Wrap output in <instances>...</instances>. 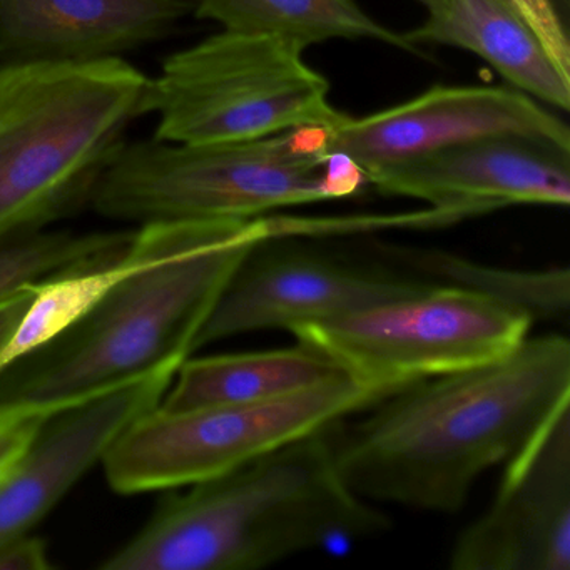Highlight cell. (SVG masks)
Listing matches in <instances>:
<instances>
[{"mask_svg":"<svg viewBox=\"0 0 570 570\" xmlns=\"http://www.w3.org/2000/svg\"><path fill=\"white\" fill-rule=\"evenodd\" d=\"M509 2L535 32L560 72L570 78L567 0H509Z\"/></svg>","mask_w":570,"mask_h":570,"instance_id":"44dd1931","label":"cell"},{"mask_svg":"<svg viewBox=\"0 0 570 570\" xmlns=\"http://www.w3.org/2000/svg\"><path fill=\"white\" fill-rule=\"evenodd\" d=\"M332 425L169 497L105 570H255L389 527L336 469Z\"/></svg>","mask_w":570,"mask_h":570,"instance_id":"3957f363","label":"cell"},{"mask_svg":"<svg viewBox=\"0 0 570 570\" xmlns=\"http://www.w3.org/2000/svg\"><path fill=\"white\" fill-rule=\"evenodd\" d=\"M272 219L141 225L132 265L71 328L0 372V412L46 416L158 373H176L223 288Z\"/></svg>","mask_w":570,"mask_h":570,"instance_id":"7a4b0ae2","label":"cell"},{"mask_svg":"<svg viewBox=\"0 0 570 570\" xmlns=\"http://www.w3.org/2000/svg\"><path fill=\"white\" fill-rule=\"evenodd\" d=\"M403 36L413 46L435 42L473 52L525 95L570 108V78L509 0H445L425 24Z\"/></svg>","mask_w":570,"mask_h":570,"instance_id":"9a60e30c","label":"cell"},{"mask_svg":"<svg viewBox=\"0 0 570 570\" xmlns=\"http://www.w3.org/2000/svg\"><path fill=\"white\" fill-rule=\"evenodd\" d=\"M570 400V342L527 336L493 362L405 386L332 425L336 469L370 503L453 513Z\"/></svg>","mask_w":570,"mask_h":570,"instance_id":"6da1fadb","label":"cell"},{"mask_svg":"<svg viewBox=\"0 0 570 570\" xmlns=\"http://www.w3.org/2000/svg\"><path fill=\"white\" fill-rule=\"evenodd\" d=\"M520 136L570 149V131L525 92L507 88H436L332 129L330 151L355 159L366 179L383 169L463 142Z\"/></svg>","mask_w":570,"mask_h":570,"instance_id":"8fae6325","label":"cell"},{"mask_svg":"<svg viewBox=\"0 0 570 570\" xmlns=\"http://www.w3.org/2000/svg\"><path fill=\"white\" fill-rule=\"evenodd\" d=\"M296 342L289 348L266 352L189 356L176 370L159 406L189 410L265 402L348 376L322 350Z\"/></svg>","mask_w":570,"mask_h":570,"instance_id":"2e32d148","label":"cell"},{"mask_svg":"<svg viewBox=\"0 0 570 570\" xmlns=\"http://www.w3.org/2000/svg\"><path fill=\"white\" fill-rule=\"evenodd\" d=\"M532 325L515 306L435 283L416 295L289 333L332 356L356 382L392 395L422 380L493 362L517 348Z\"/></svg>","mask_w":570,"mask_h":570,"instance_id":"ba28073f","label":"cell"},{"mask_svg":"<svg viewBox=\"0 0 570 570\" xmlns=\"http://www.w3.org/2000/svg\"><path fill=\"white\" fill-rule=\"evenodd\" d=\"M278 36L223 31L163 62L149 78L146 115L155 139L176 145L252 141L302 126L336 128L348 116L330 85Z\"/></svg>","mask_w":570,"mask_h":570,"instance_id":"8992f818","label":"cell"},{"mask_svg":"<svg viewBox=\"0 0 570 570\" xmlns=\"http://www.w3.org/2000/svg\"><path fill=\"white\" fill-rule=\"evenodd\" d=\"M45 416L0 412V479L22 455Z\"/></svg>","mask_w":570,"mask_h":570,"instance_id":"7402d4cb","label":"cell"},{"mask_svg":"<svg viewBox=\"0 0 570 570\" xmlns=\"http://www.w3.org/2000/svg\"><path fill=\"white\" fill-rule=\"evenodd\" d=\"M368 183L386 195L432 203L456 218L510 205L569 206L570 149L497 136L383 169Z\"/></svg>","mask_w":570,"mask_h":570,"instance_id":"7c38bea8","label":"cell"},{"mask_svg":"<svg viewBox=\"0 0 570 570\" xmlns=\"http://www.w3.org/2000/svg\"><path fill=\"white\" fill-rule=\"evenodd\" d=\"M175 373H158L46 415L28 449L0 479V546L32 529L102 462L112 443L155 409Z\"/></svg>","mask_w":570,"mask_h":570,"instance_id":"4fadbf2b","label":"cell"},{"mask_svg":"<svg viewBox=\"0 0 570 570\" xmlns=\"http://www.w3.org/2000/svg\"><path fill=\"white\" fill-rule=\"evenodd\" d=\"M132 235L135 232L72 233L46 226L0 239V303L116 258Z\"/></svg>","mask_w":570,"mask_h":570,"instance_id":"d6986e66","label":"cell"},{"mask_svg":"<svg viewBox=\"0 0 570 570\" xmlns=\"http://www.w3.org/2000/svg\"><path fill=\"white\" fill-rule=\"evenodd\" d=\"M148 82L121 58L0 65V239L89 203Z\"/></svg>","mask_w":570,"mask_h":570,"instance_id":"277c9868","label":"cell"},{"mask_svg":"<svg viewBox=\"0 0 570 570\" xmlns=\"http://www.w3.org/2000/svg\"><path fill=\"white\" fill-rule=\"evenodd\" d=\"M435 283L385 269L348 265L275 238L253 246L233 272L196 338V350L219 340L338 318L379 303L416 295Z\"/></svg>","mask_w":570,"mask_h":570,"instance_id":"9c48e42d","label":"cell"},{"mask_svg":"<svg viewBox=\"0 0 570 570\" xmlns=\"http://www.w3.org/2000/svg\"><path fill=\"white\" fill-rule=\"evenodd\" d=\"M36 289L38 288L29 289V292L21 293V295L14 296V298L8 299V302L0 303V350L4 348L9 336L12 335L16 326H18L19 320L24 315Z\"/></svg>","mask_w":570,"mask_h":570,"instance_id":"d4e9b609","label":"cell"},{"mask_svg":"<svg viewBox=\"0 0 570 570\" xmlns=\"http://www.w3.org/2000/svg\"><path fill=\"white\" fill-rule=\"evenodd\" d=\"M332 129L302 126L252 141L122 146L89 203L119 222L253 219L273 209L328 202L323 165Z\"/></svg>","mask_w":570,"mask_h":570,"instance_id":"5b68a950","label":"cell"},{"mask_svg":"<svg viewBox=\"0 0 570 570\" xmlns=\"http://www.w3.org/2000/svg\"><path fill=\"white\" fill-rule=\"evenodd\" d=\"M453 570H570V400L505 463L489 509L450 552Z\"/></svg>","mask_w":570,"mask_h":570,"instance_id":"30bf717a","label":"cell"},{"mask_svg":"<svg viewBox=\"0 0 570 570\" xmlns=\"http://www.w3.org/2000/svg\"><path fill=\"white\" fill-rule=\"evenodd\" d=\"M195 16L226 31L278 36L303 51L330 39H375L415 51L405 36L373 21L353 0H199Z\"/></svg>","mask_w":570,"mask_h":570,"instance_id":"e0dca14e","label":"cell"},{"mask_svg":"<svg viewBox=\"0 0 570 570\" xmlns=\"http://www.w3.org/2000/svg\"><path fill=\"white\" fill-rule=\"evenodd\" d=\"M352 376L255 403L165 410L136 419L102 459L122 495L183 489L238 469L385 399Z\"/></svg>","mask_w":570,"mask_h":570,"instance_id":"52a82bcc","label":"cell"},{"mask_svg":"<svg viewBox=\"0 0 570 570\" xmlns=\"http://www.w3.org/2000/svg\"><path fill=\"white\" fill-rule=\"evenodd\" d=\"M420 4L425 6L429 14H433V12L440 11L445 4V0H419Z\"/></svg>","mask_w":570,"mask_h":570,"instance_id":"484cf974","label":"cell"},{"mask_svg":"<svg viewBox=\"0 0 570 570\" xmlns=\"http://www.w3.org/2000/svg\"><path fill=\"white\" fill-rule=\"evenodd\" d=\"M368 183L365 171L345 153L330 151L323 165V185L330 199L355 195Z\"/></svg>","mask_w":570,"mask_h":570,"instance_id":"603a6c76","label":"cell"},{"mask_svg":"<svg viewBox=\"0 0 570 570\" xmlns=\"http://www.w3.org/2000/svg\"><path fill=\"white\" fill-rule=\"evenodd\" d=\"M131 265L129 242L125 252L109 262L38 286L24 315L4 348L0 350V372L71 328L128 273Z\"/></svg>","mask_w":570,"mask_h":570,"instance_id":"ffe728a7","label":"cell"},{"mask_svg":"<svg viewBox=\"0 0 570 570\" xmlns=\"http://www.w3.org/2000/svg\"><path fill=\"white\" fill-rule=\"evenodd\" d=\"M51 567L48 547L32 533L0 546V570H48Z\"/></svg>","mask_w":570,"mask_h":570,"instance_id":"cb8c5ba5","label":"cell"},{"mask_svg":"<svg viewBox=\"0 0 570 570\" xmlns=\"http://www.w3.org/2000/svg\"><path fill=\"white\" fill-rule=\"evenodd\" d=\"M199 0H0V65L91 62L161 41Z\"/></svg>","mask_w":570,"mask_h":570,"instance_id":"5bb4252c","label":"cell"},{"mask_svg":"<svg viewBox=\"0 0 570 570\" xmlns=\"http://www.w3.org/2000/svg\"><path fill=\"white\" fill-rule=\"evenodd\" d=\"M376 252L403 268L499 299L525 312L535 322H567L570 312V272L567 266L547 269H510L483 265L443 249L376 245Z\"/></svg>","mask_w":570,"mask_h":570,"instance_id":"ac0fdd59","label":"cell"}]
</instances>
